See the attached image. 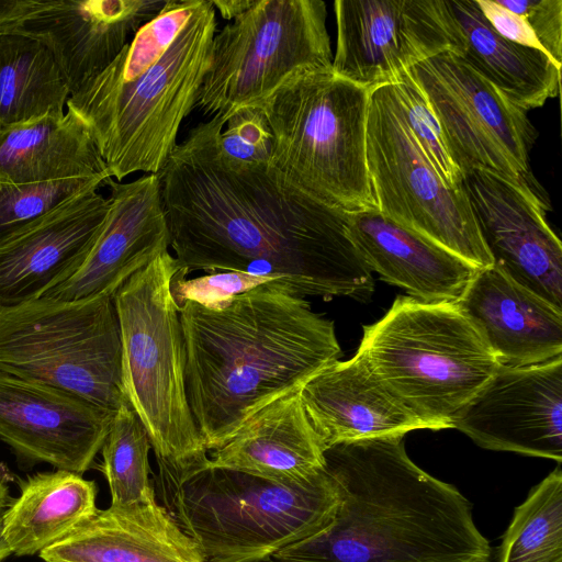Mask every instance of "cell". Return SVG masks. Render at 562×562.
<instances>
[{"mask_svg":"<svg viewBox=\"0 0 562 562\" xmlns=\"http://www.w3.org/2000/svg\"><path fill=\"white\" fill-rule=\"evenodd\" d=\"M225 123L216 115L193 127L158 173L179 272L239 271L280 279L302 297L368 301L374 281L349 213L307 195L272 162L227 160Z\"/></svg>","mask_w":562,"mask_h":562,"instance_id":"obj_1","label":"cell"},{"mask_svg":"<svg viewBox=\"0 0 562 562\" xmlns=\"http://www.w3.org/2000/svg\"><path fill=\"white\" fill-rule=\"evenodd\" d=\"M4 512L5 508H0V562H3L7 558L13 554L4 537Z\"/></svg>","mask_w":562,"mask_h":562,"instance_id":"obj_40","label":"cell"},{"mask_svg":"<svg viewBox=\"0 0 562 562\" xmlns=\"http://www.w3.org/2000/svg\"><path fill=\"white\" fill-rule=\"evenodd\" d=\"M199 3L200 0H167L162 10L138 29L114 60L82 85L109 87L142 76L162 57Z\"/></svg>","mask_w":562,"mask_h":562,"instance_id":"obj_31","label":"cell"},{"mask_svg":"<svg viewBox=\"0 0 562 562\" xmlns=\"http://www.w3.org/2000/svg\"><path fill=\"white\" fill-rule=\"evenodd\" d=\"M0 372L46 383L109 411L128 405L113 297L43 295L0 305Z\"/></svg>","mask_w":562,"mask_h":562,"instance_id":"obj_9","label":"cell"},{"mask_svg":"<svg viewBox=\"0 0 562 562\" xmlns=\"http://www.w3.org/2000/svg\"><path fill=\"white\" fill-rule=\"evenodd\" d=\"M111 178L88 124L72 110L0 127V183Z\"/></svg>","mask_w":562,"mask_h":562,"instance_id":"obj_26","label":"cell"},{"mask_svg":"<svg viewBox=\"0 0 562 562\" xmlns=\"http://www.w3.org/2000/svg\"><path fill=\"white\" fill-rule=\"evenodd\" d=\"M339 503L323 532L271 559L284 562H492L472 505L407 456L404 436L325 450Z\"/></svg>","mask_w":562,"mask_h":562,"instance_id":"obj_3","label":"cell"},{"mask_svg":"<svg viewBox=\"0 0 562 562\" xmlns=\"http://www.w3.org/2000/svg\"><path fill=\"white\" fill-rule=\"evenodd\" d=\"M334 72L372 90L454 48L443 0H336Z\"/></svg>","mask_w":562,"mask_h":562,"instance_id":"obj_13","label":"cell"},{"mask_svg":"<svg viewBox=\"0 0 562 562\" xmlns=\"http://www.w3.org/2000/svg\"><path fill=\"white\" fill-rule=\"evenodd\" d=\"M109 179V178H108ZM105 178H81L37 184L0 183V238Z\"/></svg>","mask_w":562,"mask_h":562,"instance_id":"obj_33","label":"cell"},{"mask_svg":"<svg viewBox=\"0 0 562 562\" xmlns=\"http://www.w3.org/2000/svg\"><path fill=\"white\" fill-rule=\"evenodd\" d=\"M501 5L525 18L538 41L562 66V0H497Z\"/></svg>","mask_w":562,"mask_h":562,"instance_id":"obj_36","label":"cell"},{"mask_svg":"<svg viewBox=\"0 0 562 562\" xmlns=\"http://www.w3.org/2000/svg\"><path fill=\"white\" fill-rule=\"evenodd\" d=\"M452 428L483 449L562 461V356L530 366L499 364Z\"/></svg>","mask_w":562,"mask_h":562,"instance_id":"obj_16","label":"cell"},{"mask_svg":"<svg viewBox=\"0 0 562 562\" xmlns=\"http://www.w3.org/2000/svg\"><path fill=\"white\" fill-rule=\"evenodd\" d=\"M443 3L453 29L451 52L510 102L528 112L559 94L561 67L548 55L499 35L475 0H443Z\"/></svg>","mask_w":562,"mask_h":562,"instance_id":"obj_25","label":"cell"},{"mask_svg":"<svg viewBox=\"0 0 562 562\" xmlns=\"http://www.w3.org/2000/svg\"><path fill=\"white\" fill-rule=\"evenodd\" d=\"M114 414L46 383L0 372V439L23 463L83 474Z\"/></svg>","mask_w":562,"mask_h":562,"instance_id":"obj_17","label":"cell"},{"mask_svg":"<svg viewBox=\"0 0 562 562\" xmlns=\"http://www.w3.org/2000/svg\"><path fill=\"white\" fill-rule=\"evenodd\" d=\"M393 85L407 125L432 167L451 188L462 187V172L448 151L439 121L420 88L406 70L396 77Z\"/></svg>","mask_w":562,"mask_h":562,"instance_id":"obj_32","label":"cell"},{"mask_svg":"<svg viewBox=\"0 0 562 562\" xmlns=\"http://www.w3.org/2000/svg\"><path fill=\"white\" fill-rule=\"evenodd\" d=\"M178 308L188 403L207 451L341 353L333 321L282 284L239 294L221 308L192 301Z\"/></svg>","mask_w":562,"mask_h":562,"instance_id":"obj_2","label":"cell"},{"mask_svg":"<svg viewBox=\"0 0 562 562\" xmlns=\"http://www.w3.org/2000/svg\"><path fill=\"white\" fill-rule=\"evenodd\" d=\"M19 486L3 520L4 537L18 557L38 555L98 510L95 482L76 472H36L20 480Z\"/></svg>","mask_w":562,"mask_h":562,"instance_id":"obj_27","label":"cell"},{"mask_svg":"<svg viewBox=\"0 0 562 562\" xmlns=\"http://www.w3.org/2000/svg\"><path fill=\"white\" fill-rule=\"evenodd\" d=\"M326 19L322 0H256L214 34L196 105L226 122L296 72L331 68Z\"/></svg>","mask_w":562,"mask_h":562,"instance_id":"obj_10","label":"cell"},{"mask_svg":"<svg viewBox=\"0 0 562 562\" xmlns=\"http://www.w3.org/2000/svg\"><path fill=\"white\" fill-rule=\"evenodd\" d=\"M167 0H0V32L46 46L74 93L102 72Z\"/></svg>","mask_w":562,"mask_h":562,"instance_id":"obj_14","label":"cell"},{"mask_svg":"<svg viewBox=\"0 0 562 562\" xmlns=\"http://www.w3.org/2000/svg\"><path fill=\"white\" fill-rule=\"evenodd\" d=\"M357 352L432 430L452 428L499 366L456 302L428 303L404 295L381 319L363 326Z\"/></svg>","mask_w":562,"mask_h":562,"instance_id":"obj_5","label":"cell"},{"mask_svg":"<svg viewBox=\"0 0 562 562\" xmlns=\"http://www.w3.org/2000/svg\"><path fill=\"white\" fill-rule=\"evenodd\" d=\"M475 2L486 21L504 38L548 55L524 16L504 8L497 0H475Z\"/></svg>","mask_w":562,"mask_h":562,"instance_id":"obj_37","label":"cell"},{"mask_svg":"<svg viewBox=\"0 0 562 562\" xmlns=\"http://www.w3.org/2000/svg\"><path fill=\"white\" fill-rule=\"evenodd\" d=\"M348 231L372 272L423 302H458L481 270L378 210L349 213Z\"/></svg>","mask_w":562,"mask_h":562,"instance_id":"obj_22","label":"cell"},{"mask_svg":"<svg viewBox=\"0 0 562 562\" xmlns=\"http://www.w3.org/2000/svg\"><path fill=\"white\" fill-rule=\"evenodd\" d=\"M151 443L142 422L130 405L114 414L101 448V471L106 479L112 506H131L156 501L149 474Z\"/></svg>","mask_w":562,"mask_h":562,"instance_id":"obj_30","label":"cell"},{"mask_svg":"<svg viewBox=\"0 0 562 562\" xmlns=\"http://www.w3.org/2000/svg\"><path fill=\"white\" fill-rule=\"evenodd\" d=\"M301 389L254 414L226 443L212 450L209 464L276 482L302 481L323 471L325 449L308 420Z\"/></svg>","mask_w":562,"mask_h":562,"instance_id":"obj_24","label":"cell"},{"mask_svg":"<svg viewBox=\"0 0 562 562\" xmlns=\"http://www.w3.org/2000/svg\"><path fill=\"white\" fill-rule=\"evenodd\" d=\"M463 189L493 266L562 308V245L531 188L487 169L463 173Z\"/></svg>","mask_w":562,"mask_h":562,"instance_id":"obj_15","label":"cell"},{"mask_svg":"<svg viewBox=\"0 0 562 562\" xmlns=\"http://www.w3.org/2000/svg\"><path fill=\"white\" fill-rule=\"evenodd\" d=\"M14 475L4 462H0V508H7L13 497L11 496V483Z\"/></svg>","mask_w":562,"mask_h":562,"instance_id":"obj_39","label":"cell"},{"mask_svg":"<svg viewBox=\"0 0 562 562\" xmlns=\"http://www.w3.org/2000/svg\"><path fill=\"white\" fill-rule=\"evenodd\" d=\"M370 90L333 68L291 76L258 106L272 164L297 189L347 213L376 210L367 165Z\"/></svg>","mask_w":562,"mask_h":562,"instance_id":"obj_7","label":"cell"},{"mask_svg":"<svg viewBox=\"0 0 562 562\" xmlns=\"http://www.w3.org/2000/svg\"><path fill=\"white\" fill-rule=\"evenodd\" d=\"M406 72L425 94L462 176L487 169L538 191L530 170L537 131L527 111L451 50L409 67Z\"/></svg>","mask_w":562,"mask_h":562,"instance_id":"obj_12","label":"cell"},{"mask_svg":"<svg viewBox=\"0 0 562 562\" xmlns=\"http://www.w3.org/2000/svg\"><path fill=\"white\" fill-rule=\"evenodd\" d=\"M218 136L221 154L236 164L272 162L273 136L265 113L259 106L234 112Z\"/></svg>","mask_w":562,"mask_h":562,"instance_id":"obj_35","label":"cell"},{"mask_svg":"<svg viewBox=\"0 0 562 562\" xmlns=\"http://www.w3.org/2000/svg\"><path fill=\"white\" fill-rule=\"evenodd\" d=\"M38 557L44 562H204L196 543L157 501L98 509Z\"/></svg>","mask_w":562,"mask_h":562,"instance_id":"obj_23","label":"cell"},{"mask_svg":"<svg viewBox=\"0 0 562 562\" xmlns=\"http://www.w3.org/2000/svg\"><path fill=\"white\" fill-rule=\"evenodd\" d=\"M215 10L223 19L234 20L247 11L256 0H211Z\"/></svg>","mask_w":562,"mask_h":562,"instance_id":"obj_38","label":"cell"},{"mask_svg":"<svg viewBox=\"0 0 562 562\" xmlns=\"http://www.w3.org/2000/svg\"><path fill=\"white\" fill-rule=\"evenodd\" d=\"M262 562H284V561H277V560H273V559H268V560L262 561Z\"/></svg>","mask_w":562,"mask_h":562,"instance_id":"obj_41","label":"cell"},{"mask_svg":"<svg viewBox=\"0 0 562 562\" xmlns=\"http://www.w3.org/2000/svg\"><path fill=\"white\" fill-rule=\"evenodd\" d=\"M495 562H562L561 464L515 508Z\"/></svg>","mask_w":562,"mask_h":562,"instance_id":"obj_29","label":"cell"},{"mask_svg":"<svg viewBox=\"0 0 562 562\" xmlns=\"http://www.w3.org/2000/svg\"><path fill=\"white\" fill-rule=\"evenodd\" d=\"M216 24L212 1L200 0L162 57L142 76L109 87L81 85L69 95L67 109L88 124L117 182L162 169L182 121L196 106Z\"/></svg>","mask_w":562,"mask_h":562,"instance_id":"obj_6","label":"cell"},{"mask_svg":"<svg viewBox=\"0 0 562 562\" xmlns=\"http://www.w3.org/2000/svg\"><path fill=\"white\" fill-rule=\"evenodd\" d=\"M70 90L49 49L0 32V127L65 113Z\"/></svg>","mask_w":562,"mask_h":562,"instance_id":"obj_28","label":"cell"},{"mask_svg":"<svg viewBox=\"0 0 562 562\" xmlns=\"http://www.w3.org/2000/svg\"><path fill=\"white\" fill-rule=\"evenodd\" d=\"M456 303L479 328L499 364L530 366L562 356V308L494 266L479 270Z\"/></svg>","mask_w":562,"mask_h":562,"instance_id":"obj_21","label":"cell"},{"mask_svg":"<svg viewBox=\"0 0 562 562\" xmlns=\"http://www.w3.org/2000/svg\"><path fill=\"white\" fill-rule=\"evenodd\" d=\"M109 209L82 263L43 295L80 300L113 295L137 271L168 250L169 231L158 175L121 183L112 178ZM42 295V296H43Z\"/></svg>","mask_w":562,"mask_h":562,"instance_id":"obj_18","label":"cell"},{"mask_svg":"<svg viewBox=\"0 0 562 562\" xmlns=\"http://www.w3.org/2000/svg\"><path fill=\"white\" fill-rule=\"evenodd\" d=\"M267 284H282L296 294L289 283L280 279L239 271L209 272L191 279L178 271L171 283V292L178 306L184 301H192L215 310L224 307L239 294Z\"/></svg>","mask_w":562,"mask_h":562,"instance_id":"obj_34","label":"cell"},{"mask_svg":"<svg viewBox=\"0 0 562 562\" xmlns=\"http://www.w3.org/2000/svg\"><path fill=\"white\" fill-rule=\"evenodd\" d=\"M178 271L165 250L133 274L113 302L126 401L148 434L157 463L184 472L209 457L187 397L183 335L171 292Z\"/></svg>","mask_w":562,"mask_h":562,"instance_id":"obj_8","label":"cell"},{"mask_svg":"<svg viewBox=\"0 0 562 562\" xmlns=\"http://www.w3.org/2000/svg\"><path fill=\"white\" fill-rule=\"evenodd\" d=\"M92 186L0 238V305L42 296L85 260L109 200Z\"/></svg>","mask_w":562,"mask_h":562,"instance_id":"obj_19","label":"cell"},{"mask_svg":"<svg viewBox=\"0 0 562 562\" xmlns=\"http://www.w3.org/2000/svg\"><path fill=\"white\" fill-rule=\"evenodd\" d=\"M367 165L376 210L479 269L493 266L463 186L451 188L428 160L393 83L370 90Z\"/></svg>","mask_w":562,"mask_h":562,"instance_id":"obj_11","label":"cell"},{"mask_svg":"<svg viewBox=\"0 0 562 562\" xmlns=\"http://www.w3.org/2000/svg\"><path fill=\"white\" fill-rule=\"evenodd\" d=\"M166 509L204 562H262L333 522L337 484L326 467L302 481L276 482L215 468L176 472L158 463Z\"/></svg>","mask_w":562,"mask_h":562,"instance_id":"obj_4","label":"cell"},{"mask_svg":"<svg viewBox=\"0 0 562 562\" xmlns=\"http://www.w3.org/2000/svg\"><path fill=\"white\" fill-rule=\"evenodd\" d=\"M301 397L325 450L342 442L427 429L358 352L316 373L302 386Z\"/></svg>","mask_w":562,"mask_h":562,"instance_id":"obj_20","label":"cell"}]
</instances>
